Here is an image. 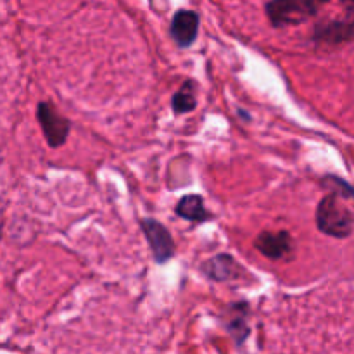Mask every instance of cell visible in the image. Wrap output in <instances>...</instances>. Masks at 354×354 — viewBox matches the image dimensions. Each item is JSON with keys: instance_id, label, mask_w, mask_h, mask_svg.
Instances as JSON below:
<instances>
[{"instance_id": "ba28073f", "label": "cell", "mask_w": 354, "mask_h": 354, "mask_svg": "<svg viewBox=\"0 0 354 354\" xmlns=\"http://www.w3.org/2000/svg\"><path fill=\"white\" fill-rule=\"evenodd\" d=\"M254 248L268 259H283L294 251V239L287 230H266L256 237Z\"/></svg>"}, {"instance_id": "52a82bcc", "label": "cell", "mask_w": 354, "mask_h": 354, "mask_svg": "<svg viewBox=\"0 0 354 354\" xmlns=\"http://www.w3.org/2000/svg\"><path fill=\"white\" fill-rule=\"evenodd\" d=\"M249 304L241 301V303H230L221 313V322H223L225 330L230 334L235 344L242 346L245 339L249 337Z\"/></svg>"}, {"instance_id": "3957f363", "label": "cell", "mask_w": 354, "mask_h": 354, "mask_svg": "<svg viewBox=\"0 0 354 354\" xmlns=\"http://www.w3.org/2000/svg\"><path fill=\"white\" fill-rule=\"evenodd\" d=\"M344 12L335 19H324L315 26L313 40L320 45H335L348 44L354 40V0L344 2Z\"/></svg>"}, {"instance_id": "30bf717a", "label": "cell", "mask_w": 354, "mask_h": 354, "mask_svg": "<svg viewBox=\"0 0 354 354\" xmlns=\"http://www.w3.org/2000/svg\"><path fill=\"white\" fill-rule=\"evenodd\" d=\"M175 213L182 220L194 221V223H204V221H207L211 218V214L204 207V199L201 196H197V194L183 196L178 201V204H176Z\"/></svg>"}, {"instance_id": "277c9868", "label": "cell", "mask_w": 354, "mask_h": 354, "mask_svg": "<svg viewBox=\"0 0 354 354\" xmlns=\"http://www.w3.org/2000/svg\"><path fill=\"white\" fill-rule=\"evenodd\" d=\"M37 120L40 123L44 137L50 147H61L68 140L71 123L52 106L50 102L37 104Z\"/></svg>"}, {"instance_id": "8fae6325", "label": "cell", "mask_w": 354, "mask_h": 354, "mask_svg": "<svg viewBox=\"0 0 354 354\" xmlns=\"http://www.w3.org/2000/svg\"><path fill=\"white\" fill-rule=\"evenodd\" d=\"M171 107L175 114H189L197 107V97H196V82L192 80H185L182 86L175 92L171 97Z\"/></svg>"}, {"instance_id": "7a4b0ae2", "label": "cell", "mask_w": 354, "mask_h": 354, "mask_svg": "<svg viewBox=\"0 0 354 354\" xmlns=\"http://www.w3.org/2000/svg\"><path fill=\"white\" fill-rule=\"evenodd\" d=\"M318 3L308 0H275L265 3V12L275 28L303 24L318 14Z\"/></svg>"}, {"instance_id": "6da1fadb", "label": "cell", "mask_w": 354, "mask_h": 354, "mask_svg": "<svg viewBox=\"0 0 354 354\" xmlns=\"http://www.w3.org/2000/svg\"><path fill=\"white\" fill-rule=\"evenodd\" d=\"M317 227L322 234L334 239H348L354 230L353 211L342 203L341 196L330 194L322 197L315 213Z\"/></svg>"}, {"instance_id": "8992f818", "label": "cell", "mask_w": 354, "mask_h": 354, "mask_svg": "<svg viewBox=\"0 0 354 354\" xmlns=\"http://www.w3.org/2000/svg\"><path fill=\"white\" fill-rule=\"evenodd\" d=\"M201 26L199 12L190 9L176 10L169 24V37L180 48H189L197 40Z\"/></svg>"}, {"instance_id": "9c48e42d", "label": "cell", "mask_w": 354, "mask_h": 354, "mask_svg": "<svg viewBox=\"0 0 354 354\" xmlns=\"http://www.w3.org/2000/svg\"><path fill=\"white\" fill-rule=\"evenodd\" d=\"M201 272L214 282H228V280L241 279L245 273L244 268L237 263V259L232 258L230 254L213 256L206 263H203Z\"/></svg>"}, {"instance_id": "7c38bea8", "label": "cell", "mask_w": 354, "mask_h": 354, "mask_svg": "<svg viewBox=\"0 0 354 354\" xmlns=\"http://www.w3.org/2000/svg\"><path fill=\"white\" fill-rule=\"evenodd\" d=\"M324 185L327 187L330 194H337L341 197H349V199H354V187L349 185L346 180L337 178V176H325Z\"/></svg>"}, {"instance_id": "5b68a950", "label": "cell", "mask_w": 354, "mask_h": 354, "mask_svg": "<svg viewBox=\"0 0 354 354\" xmlns=\"http://www.w3.org/2000/svg\"><path fill=\"white\" fill-rule=\"evenodd\" d=\"M140 228L144 232L149 248H151L154 261L158 265L168 263L175 256V241L168 228L154 218H144L140 221Z\"/></svg>"}]
</instances>
